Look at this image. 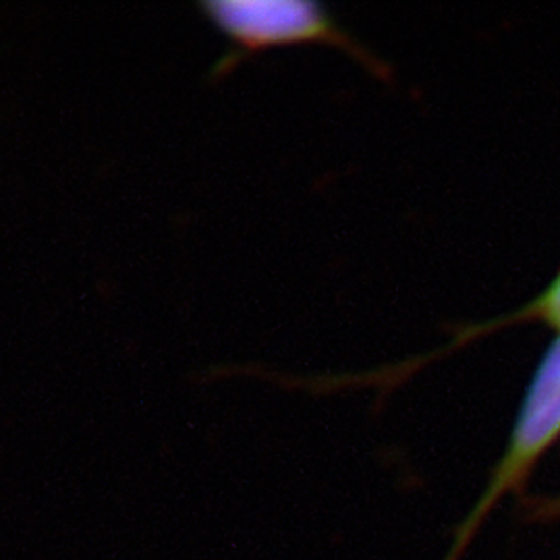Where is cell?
<instances>
[{
	"label": "cell",
	"mask_w": 560,
	"mask_h": 560,
	"mask_svg": "<svg viewBox=\"0 0 560 560\" xmlns=\"http://www.w3.org/2000/svg\"><path fill=\"white\" fill-rule=\"evenodd\" d=\"M517 320H540L560 335V270L540 295L521 310Z\"/></svg>",
	"instance_id": "cell-3"
},
{
	"label": "cell",
	"mask_w": 560,
	"mask_h": 560,
	"mask_svg": "<svg viewBox=\"0 0 560 560\" xmlns=\"http://www.w3.org/2000/svg\"><path fill=\"white\" fill-rule=\"evenodd\" d=\"M560 439V335L550 342L541 358L534 378L529 382L525 397L521 400L520 413L506 451L499 460L486 492L471 509L467 520L457 532L453 548L446 560H457L465 546L476 536L481 521L488 517L492 506L511 490H517L532 474L534 465L544 453Z\"/></svg>",
	"instance_id": "cell-2"
},
{
	"label": "cell",
	"mask_w": 560,
	"mask_h": 560,
	"mask_svg": "<svg viewBox=\"0 0 560 560\" xmlns=\"http://www.w3.org/2000/svg\"><path fill=\"white\" fill-rule=\"evenodd\" d=\"M200 11L231 42V50L214 62L210 80H221L245 57L275 46L324 42L355 48L332 15L314 0H206Z\"/></svg>",
	"instance_id": "cell-1"
}]
</instances>
